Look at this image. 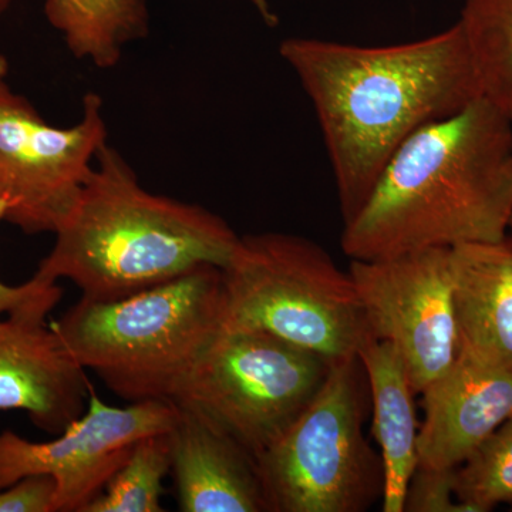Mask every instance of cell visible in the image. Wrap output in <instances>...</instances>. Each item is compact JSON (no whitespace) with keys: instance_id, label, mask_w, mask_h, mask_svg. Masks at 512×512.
Wrapping results in <instances>:
<instances>
[{"instance_id":"9a60e30c","label":"cell","mask_w":512,"mask_h":512,"mask_svg":"<svg viewBox=\"0 0 512 512\" xmlns=\"http://www.w3.org/2000/svg\"><path fill=\"white\" fill-rule=\"evenodd\" d=\"M460 345L512 357V231L451 248Z\"/></svg>"},{"instance_id":"8fae6325","label":"cell","mask_w":512,"mask_h":512,"mask_svg":"<svg viewBox=\"0 0 512 512\" xmlns=\"http://www.w3.org/2000/svg\"><path fill=\"white\" fill-rule=\"evenodd\" d=\"M423 394L419 466L457 468L512 419V357L460 345Z\"/></svg>"},{"instance_id":"30bf717a","label":"cell","mask_w":512,"mask_h":512,"mask_svg":"<svg viewBox=\"0 0 512 512\" xmlns=\"http://www.w3.org/2000/svg\"><path fill=\"white\" fill-rule=\"evenodd\" d=\"M177 412L167 400L111 407L89 384V409L56 439L33 443L15 431L0 433V490L20 478L47 474L57 484L55 512H83L124 466L137 441L170 431Z\"/></svg>"},{"instance_id":"7402d4cb","label":"cell","mask_w":512,"mask_h":512,"mask_svg":"<svg viewBox=\"0 0 512 512\" xmlns=\"http://www.w3.org/2000/svg\"><path fill=\"white\" fill-rule=\"evenodd\" d=\"M57 484L47 474H35L0 490V512H55Z\"/></svg>"},{"instance_id":"ba28073f","label":"cell","mask_w":512,"mask_h":512,"mask_svg":"<svg viewBox=\"0 0 512 512\" xmlns=\"http://www.w3.org/2000/svg\"><path fill=\"white\" fill-rule=\"evenodd\" d=\"M107 143L99 94L84 96L74 126L56 127L0 80V198L10 205L6 221L25 234H55Z\"/></svg>"},{"instance_id":"2e32d148","label":"cell","mask_w":512,"mask_h":512,"mask_svg":"<svg viewBox=\"0 0 512 512\" xmlns=\"http://www.w3.org/2000/svg\"><path fill=\"white\" fill-rule=\"evenodd\" d=\"M45 15L70 53L99 69L117 66L150 29L147 0H46Z\"/></svg>"},{"instance_id":"5b68a950","label":"cell","mask_w":512,"mask_h":512,"mask_svg":"<svg viewBox=\"0 0 512 512\" xmlns=\"http://www.w3.org/2000/svg\"><path fill=\"white\" fill-rule=\"evenodd\" d=\"M222 326L271 333L332 365L372 338L349 272L311 239L284 232L239 237L222 268Z\"/></svg>"},{"instance_id":"d4e9b609","label":"cell","mask_w":512,"mask_h":512,"mask_svg":"<svg viewBox=\"0 0 512 512\" xmlns=\"http://www.w3.org/2000/svg\"><path fill=\"white\" fill-rule=\"evenodd\" d=\"M13 0H0V16L3 15V13L6 12L10 8V5H12Z\"/></svg>"},{"instance_id":"ac0fdd59","label":"cell","mask_w":512,"mask_h":512,"mask_svg":"<svg viewBox=\"0 0 512 512\" xmlns=\"http://www.w3.org/2000/svg\"><path fill=\"white\" fill-rule=\"evenodd\" d=\"M170 471L168 431L144 437L103 493L83 512H163V480Z\"/></svg>"},{"instance_id":"8992f818","label":"cell","mask_w":512,"mask_h":512,"mask_svg":"<svg viewBox=\"0 0 512 512\" xmlns=\"http://www.w3.org/2000/svg\"><path fill=\"white\" fill-rule=\"evenodd\" d=\"M359 357L335 363L318 396L258 458L268 512H365L382 500V457L363 434Z\"/></svg>"},{"instance_id":"52a82bcc","label":"cell","mask_w":512,"mask_h":512,"mask_svg":"<svg viewBox=\"0 0 512 512\" xmlns=\"http://www.w3.org/2000/svg\"><path fill=\"white\" fill-rule=\"evenodd\" d=\"M332 363L262 330L222 326L175 392L255 458L313 402Z\"/></svg>"},{"instance_id":"6da1fadb","label":"cell","mask_w":512,"mask_h":512,"mask_svg":"<svg viewBox=\"0 0 512 512\" xmlns=\"http://www.w3.org/2000/svg\"><path fill=\"white\" fill-rule=\"evenodd\" d=\"M279 52L315 107L345 224L407 138L481 97L458 23L392 46L291 37Z\"/></svg>"},{"instance_id":"e0dca14e","label":"cell","mask_w":512,"mask_h":512,"mask_svg":"<svg viewBox=\"0 0 512 512\" xmlns=\"http://www.w3.org/2000/svg\"><path fill=\"white\" fill-rule=\"evenodd\" d=\"M457 23L481 97L512 124V0H464Z\"/></svg>"},{"instance_id":"484cf974","label":"cell","mask_w":512,"mask_h":512,"mask_svg":"<svg viewBox=\"0 0 512 512\" xmlns=\"http://www.w3.org/2000/svg\"><path fill=\"white\" fill-rule=\"evenodd\" d=\"M510 229H511V231H512V220H511V224H510Z\"/></svg>"},{"instance_id":"4fadbf2b","label":"cell","mask_w":512,"mask_h":512,"mask_svg":"<svg viewBox=\"0 0 512 512\" xmlns=\"http://www.w3.org/2000/svg\"><path fill=\"white\" fill-rule=\"evenodd\" d=\"M177 409L168 439L180 511L268 512L256 458L200 413Z\"/></svg>"},{"instance_id":"3957f363","label":"cell","mask_w":512,"mask_h":512,"mask_svg":"<svg viewBox=\"0 0 512 512\" xmlns=\"http://www.w3.org/2000/svg\"><path fill=\"white\" fill-rule=\"evenodd\" d=\"M36 276L69 279L90 301H114L201 265L224 268L239 235L220 215L153 194L109 143Z\"/></svg>"},{"instance_id":"603a6c76","label":"cell","mask_w":512,"mask_h":512,"mask_svg":"<svg viewBox=\"0 0 512 512\" xmlns=\"http://www.w3.org/2000/svg\"><path fill=\"white\" fill-rule=\"evenodd\" d=\"M252 3L256 6V9L261 13L262 18L268 20L269 23H274V15H272L271 10L268 8V3L266 0H251Z\"/></svg>"},{"instance_id":"44dd1931","label":"cell","mask_w":512,"mask_h":512,"mask_svg":"<svg viewBox=\"0 0 512 512\" xmlns=\"http://www.w3.org/2000/svg\"><path fill=\"white\" fill-rule=\"evenodd\" d=\"M9 210V202L0 198V221H6ZM62 295V288L57 282L45 281L36 275L19 286H9L0 281V316L46 322V316L60 302Z\"/></svg>"},{"instance_id":"277c9868","label":"cell","mask_w":512,"mask_h":512,"mask_svg":"<svg viewBox=\"0 0 512 512\" xmlns=\"http://www.w3.org/2000/svg\"><path fill=\"white\" fill-rule=\"evenodd\" d=\"M222 325V269L201 265L114 299L80 298L52 328L73 359L130 403L173 400Z\"/></svg>"},{"instance_id":"cb8c5ba5","label":"cell","mask_w":512,"mask_h":512,"mask_svg":"<svg viewBox=\"0 0 512 512\" xmlns=\"http://www.w3.org/2000/svg\"><path fill=\"white\" fill-rule=\"evenodd\" d=\"M9 60L8 57L0 55V80L8 79Z\"/></svg>"},{"instance_id":"7c38bea8","label":"cell","mask_w":512,"mask_h":512,"mask_svg":"<svg viewBox=\"0 0 512 512\" xmlns=\"http://www.w3.org/2000/svg\"><path fill=\"white\" fill-rule=\"evenodd\" d=\"M89 384L52 326L0 316V410H23L37 429L60 434L84 413Z\"/></svg>"},{"instance_id":"7a4b0ae2","label":"cell","mask_w":512,"mask_h":512,"mask_svg":"<svg viewBox=\"0 0 512 512\" xmlns=\"http://www.w3.org/2000/svg\"><path fill=\"white\" fill-rule=\"evenodd\" d=\"M512 220V124L480 97L394 151L366 204L343 228L356 261L493 242Z\"/></svg>"},{"instance_id":"5bb4252c","label":"cell","mask_w":512,"mask_h":512,"mask_svg":"<svg viewBox=\"0 0 512 512\" xmlns=\"http://www.w3.org/2000/svg\"><path fill=\"white\" fill-rule=\"evenodd\" d=\"M373 406V433L382 457L383 512H403L407 485L419 466V426L406 366L392 343L367 339L357 352Z\"/></svg>"},{"instance_id":"ffe728a7","label":"cell","mask_w":512,"mask_h":512,"mask_svg":"<svg viewBox=\"0 0 512 512\" xmlns=\"http://www.w3.org/2000/svg\"><path fill=\"white\" fill-rule=\"evenodd\" d=\"M403 512H468L456 495V468L417 466Z\"/></svg>"},{"instance_id":"9c48e42d","label":"cell","mask_w":512,"mask_h":512,"mask_svg":"<svg viewBox=\"0 0 512 512\" xmlns=\"http://www.w3.org/2000/svg\"><path fill=\"white\" fill-rule=\"evenodd\" d=\"M348 272L370 335L392 343L414 392H423L453 365L460 350L451 248L350 259Z\"/></svg>"},{"instance_id":"d6986e66","label":"cell","mask_w":512,"mask_h":512,"mask_svg":"<svg viewBox=\"0 0 512 512\" xmlns=\"http://www.w3.org/2000/svg\"><path fill=\"white\" fill-rule=\"evenodd\" d=\"M456 495L468 512L512 505V419L456 468Z\"/></svg>"}]
</instances>
